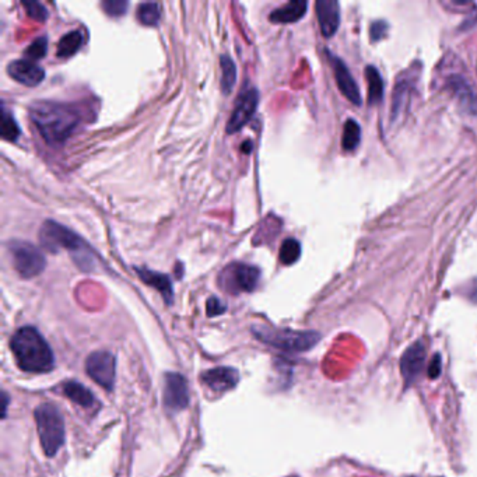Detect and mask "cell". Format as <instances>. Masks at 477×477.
<instances>
[{
  "mask_svg": "<svg viewBox=\"0 0 477 477\" xmlns=\"http://www.w3.org/2000/svg\"><path fill=\"white\" fill-rule=\"evenodd\" d=\"M28 114L42 139L52 147L64 144L81 122L77 105L68 102L35 101Z\"/></svg>",
  "mask_w": 477,
  "mask_h": 477,
  "instance_id": "obj_1",
  "label": "cell"
},
{
  "mask_svg": "<svg viewBox=\"0 0 477 477\" xmlns=\"http://www.w3.org/2000/svg\"><path fill=\"white\" fill-rule=\"evenodd\" d=\"M19 368L30 374H45L54 369L55 356L48 342L32 327L20 328L10 340Z\"/></svg>",
  "mask_w": 477,
  "mask_h": 477,
  "instance_id": "obj_2",
  "label": "cell"
},
{
  "mask_svg": "<svg viewBox=\"0 0 477 477\" xmlns=\"http://www.w3.org/2000/svg\"><path fill=\"white\" fill-rule=\"evenodd\" d=\"M38 238L45 251L50 253L69 251L80 268L90 269L93 266L90 246L68 227L57 222L46 220L39 228Z\"/></svg>",
  "mask_w": 477,
  "mask_h": 477,
  "instance_id": "obj_3",
  "label": "cell"
},
{
  "mask_svg": "<svg viewBox=\"0 0 477 477\" xmlns=\"http://www.w3.org/2000/svg\"><path fill=\"white\" fill-rule=\"evenodd\" d=\"M37 431L43 454L55 456L65 444V420L59 409L52 403L39 405L35 411Z\"/></svg>",
  "mask_w": 477,
  "mask_h": 477,
  "instance_id": "obj_4",
  "label": "cell"
},
{
  "mask_svg": "<svg viewBox=\"0 0 477 477\" xmlns=\"http://www.w3.org/2000/svg\"><path fill=\"white\" fill-rule=\"evenodd\" d=\"M252 333L262 343L289 353L308 351L321 339V335L313 331L278 329L266 325H253Z\"/></svg>",
  "mask_w": 477,
  "mask_h": 477,
  "instance_id": "obj_5",
  "label": "cell"
},
{
  "mask_svg": "<svg viewBox=\"0 0 477 477\" xmlns=\"http://www.w3.org/2000/svg\"><path fill=\"white\" fill-rule=\"evenodd\" d=\"M259 279L260 271L257 268L252 266V264L235 262L222 271L219 284L230 294L252 293L257 287Z\"/></svg>",
  "mask_w": 477,
  "mask_h": 477,
  "instance_id": "obj_6",
  "label": "cell"
},
{
  "mask_svg": "<svg viewBox=\"0 0 477 477\" xmlns=\"http://www.w3.org/2000/svg\"><path fill=\"white\" fill-rule=\"evenodd\" d=\"M9 249L13 259V266L21 278L31 279L43 272L46 259L38 246L27 241H13L9 244Z\"/></svg>",
  "mask_w": 477,
  "mask_h": 477,
  "instance_id": "obj_7",
  "label": "cell"
},
{
  "mask_svg": "<svg viewBox=\"0 0 477 477\" xmlns=\"http://www.w3.org/2000/svg\"><path fill=\"white\" fill-rule=\"evenodd\" d=\"M87 376L105 391H113L117 378V358L111 351H94L86 360Z\"/></svg>",
  "mask_w": 477,
  "mask_h": 477,
  "instance_id": "obj_8",
  "label": "cell"
},
{
  "mask_svg": "<svg viewBox=\"0 0 477 477\" xmlns=\"http://www.w3.org/2000/svg\"><path fill=\"white\" fill-rule=\"evenodd\" d=\"M163 403L168 413L174 414L189 406V388L186 378L179 373H167L164 376Z\"/></svg>",
  "mask_w": 477,
  "mask_h": 477,
  "instance_id": "obj_9",
  "label": "cell"
},
{
  "mask_svg": "<svg viewBox=\"0 0 477 477\" xmlns=\"http://www.w3.org/2000/svg\"><path fill=\"white\" fill-rule=\"evenodd\" d=\"M257 99H259V94L255 87L246 86L242 88L241 94L238 95L233 115L227 125L228 135L241 130L251 121L257 107Z\"/></svg>",
  "mask_w": 477,
  "mask_h": 477,
  "instance_id": "obj_10",
  "label": "cell"
},
{
  "mask_svg": "<svg viewBox=\"0 0 477 477\" xmlns=\"http://www.w3.org/2000/svg\"><path fill=\"white\" fill-rule=\"evenodd\" d=\"M424 362H426V346L421 340H417L406 349L400 358V374L406 388H409L418 378Z\"/></svg>",
  "mask_w": 477,
  "mask_h": 477,
  "instance_id": "obj_11",
  "label": "cell"
},
{
  "mask_svg": "<svg viewBox=\"0 0 477 477\" xmlns=\"http://www.w3.org/2000/svg\"><path fill=\"white\" fill-rule=\"evenodd\" d=\"M327 54H328V59L332 65V69H333V73H335V80H336V84L340 90V93L354 105H361V93H360V88H358V84L356 83L353 75L350 73L349 68L346 66V64L338 58L336 55H333L332 52L327 50Z\"/></svg>",
  "mask_w": 477,
  "mask_h": 477,
  "instance_id": "obj_12",
  "label": "cell"
},
{
  "mask_svg": "<svg viewBox=\"0 0 477 477\" xmlns=\"http://www.w3.org/2000/svg\"><path fill=\"white\" fill-rule=\"evenodd\" d=\"M200 381L210 389L216 393H224L228 391H233L238 381L240 376L238 371L231 367H217L204 371L200 376Z\"/></svg>",
  "mask_w": 477,
  "mask_h": 477,
  "instance_id": "obj_13",
  "label": "cell"
},
{
  "mask_svg": "<svg viewBox=\"0 0 477 477\" xmlns=\"http://www.w3.org/2000/svg\"><path fill=\"white\" fill-rule=\"evenodd\" d=\"M315 10L322 35L325 38L333 37L340 26L339 3L336 0H318L315 3Z\"/></svg>",
  "mask_w": 477,
  "mask_h": 477,
  "instance_id": "obj_14",
  "label": "cell"
},
{
  "mask_svg": "<svg viewBox=\"0 0 477 477\" xmlns=\"http://www.w3.org/2000/svg\"><path fill=\"white\" fill-rule=\"evenodd\" d=\"M8 73L20 84L27 87H35L45 79V72L41 66L30 59L13 61L8 66Z\"/></svg>",
  "mask_w": 477,
  "mask_h": 477,
  "instance_id": "obj_15",
  "label": "cell"
},
{
  "mask_svg": "<svg viewBox=\"0 0 477 477\" xmlns=\"http://www.w3.org/2000/svg\"><path fill=\"white\" fill-rule=\"evenodd\" d=\"M447 87L454 93L455 98H458L466 113L477 114V94L473 91L466 77L460 75H451L448 77Z\"/></svg>",
  "mask_w": 477,
  "mask_h": 477,
  "instance_id": "obj_16",
  "label": "cell"
},
{
  "mask_svg": "<svg viewBox=\"0 0 477 477\" xmlns=\"http://www.w3.org/2000/svg\"><path fill=\"white\" fill-rule=\"evenodd\" d=\"M137 276L140 278V280L146 284H148L150 287L157 289V291H160V294L163 295L164 301L171 305L174 301V289H173V283L171 279L167 275L163 273H158L154 271H150L148 268H135Z\"/></svg>",
  "mask_w": 477,
  "mask_h": 477,
  "instance_id": "obj_17",
  "label": "cell"
},
{
  "mask_svg": "<svg viewBox=\"0 0 477 477\" xmlns=\"http://www.w3.org/2000/svg\"><path fill=\"white\" fill-rule=\"evenodd\" d=\"M308 9V3L305 0H293V2L286 3L284 6L273 10L271 14V21L278 24H290L301 20Z\"/></svg>",
  "mask_w": 477,
  "mask_h": 477,
  "instance_id": "obj_18",
  "label": "cell"
},
{
  "mask_svg": "<svg viewBox=\"0 0 477 477\" xmlns=\"http://www.w3.org/2000/svg\"><path fill=\"white\" fill-rule=\"evenodd\" d=\"M61 389H62V393L68 399H70L73 403L84 409H91L93 405L95 403V398L93 392L77 381H66L62 384Z\"/></svg>",
  "mask_w": 477,
  "mask_h": 477,
  "instance_id": "obj_19",
  "label": "cell"
},
{
  "mask_svg": "<svg viewBox=\"0 0 477 477\" xmlns=\"http://www.w3.org/2000/svg\"><path fill=\"white\" fill-rule=\"evenodd\" d=\"M413 84L407 79H400L396 81L395 90H393V97H392V121H396L403 111L409 107L410 101V94L413 90Z\"/></svg>",
  "mask_w": 477,
  "mask_h": 477,
  "instance_id": "obj_20",
  "label": "cell"
},
{
  "mask_svg": "<svg viewBox=\"0 0 477 477\" xmlns=\"http://www.w3.org/2000/svg\"><path fill=\"white\" fill-rule=\"evenodd\" d=\"M365 77L368 83V102L371 105L380 104L384 98V88H385L380 70L376 66L369 65L365 68Z\"/></svg>",
  "mask_w": 477,
  "mask_h": 477,
  "instance_id": "obj_21",
  "label": "cell"
},
{
  "mask_svg": "<svg viewBox=\"0 0 477 477\" xmlns=\"http://www.w3.org/2000/svg\"><path fill=\"white\" fill-rule=\"evenodd\" d=\"M83 41H84V37H83L81 31H79V30H73V31L65 34L59 39L57 55L59 58H70V57H73L76 52L81 48Z\"/></svg>",
  "mask_w": 477,
  "mask_h": 477,
  "instance_id": "obj_22",
  "label": "cell"
},
{
  "mask_svg": "<svg viewBox=\"0 0 477 477\" xmlns=\"http://www.w3.org/2000/svg\"><path fill=\"white\" fill-rule=\"evenodd\" d=\"M361 142V128L354 119H347L343 126L342 147L344 151H353Z\"/></svg>",
  "mask_w": 477,
  "mask_h": 477,
  "instance_id": "obj_23",
  "label": "cell"
},
{
  "mask_svg": "<svg viewBox=\"0 0 477 477\" xmlns=\"http://www.w3.org/2000/svg\"><path fill=\"white\" fill-rule=\"evenodd\" d=\"M137 20L147 27H154L160 21L162 17V8L158 3L150 2V3H142L137 8Z\"/></svg>",
  "mask_w": 477,
  "mask_h": 477,
  "instance_id": "obj_24",
  "label": "cell"
},
{
  "mask_svg": "<svg viewBox=\"0 0 477 477\" xmlns=\"http://www.w3.org/2000/svg\"><path fill=\"white\" fill-rule=\"evenodd\" d=\"M222 65V90L224 94H230L237 81V68L230 57L220 58Z\"/></svg>",
  "mask_w": 477,
  "mask_h": 477,
  "instance_id": "obj_25",
  "label": "cell"
},
{
  "mask_svg": "<svg viewBox=\"0 0 477 477\" xmlns=\"http://www.w3.org/2000/svg\"><path fill=\"white\" fill-rule=\"evenodd\" d=\"M301 256V244L294 238H287L283 241L279 252L280 262L286 266L294 264Z\"/></svg>",
  "mask_w": 477,
  "mask_h": 477,
  "instance_id": "obj_26",
  "label": "cell"
},
{
  "mask_svg": "<svg viewBox=\"0 0 477 477\" xmlns=\"http://www.w3.org/2000/svg\"><path fill=\"white\" fill-rule=\"evenodd\" d=\"M20 133L21 130L14 117L10 114V111L6 110V107H3L2 108V137L8 142H16Z\"/></svg>",
  "mask_w": 477,
  "mask_h": 477,
  "instance_id": "obj_27",
  "label": "cell"
},
{
  "mask_svg": "<svg viewBox=\"0 0 477 477\" xmlns=\"http://www.w3.org/2000/svg\"><path fill=\"white\" fill-rule=\"evenodd\" d=\"M46 52H48V38L39 37L31 42V45L26 49L24 54L30 61H37L46 57Z\"/></svg>",
  "mask_w": 477,
  "mask_h": 477,
  "instance_id": "obj_28",
  "label": "cell"
},
{
  "mask_svg": "<svg viewBox=\"0 0 477 477\" xmlns=\"http://www.w3.org/2000/svg\"><path fill=\"white\" fill-rule=\"evenodd\" d=\"M128 8H129V3L125 2V0H104L102 2L104 12L113 17L124 16Z\"/></svg>",
  "mask_w": 477,
  "mask_h": 477,
  "instance_id": "obj_29",
  "label": "cell"
},
{
  "mask_svg": "<svg viewBox=\"0 0 477 477\" xmlns=\"http://www.w3.org/2000/svg\"><path fill=\"white\" fill-rule=\"evenodd\" d=\"M23 6L26 8V10L31 19H34L39 23H43L48 20V10L39 2H35V0H32V2H23Z\"/></svg>",
  "mask_w": 477,
  "mask_h": 477,
  "instance_id": "obj_30",
  "label": "cell"
},
{
  "mask_svg": "<svg viewBox=\"0 0 477 477\" xmlns=\"http://www.w3.org/2000/svg\"><path fill=\"white\" fill-rule=\"evenodd\" d=\"M388 28H389V26H388L387 21H384V20L374 21L369 27V38H371V41L378 42L382 38H385L387 32H388Z\"/></svg>",
  "mask_w": 477,
  "mask_h": 477,
  "instance_id": "obj_31",
  "label": "cell"
},
{
  "mask_svg": "<svg viewBox=\"0 0 477 477\" xmlns=\"http://www.w3.org/2000/svg\"><path fill=\"white\" fill-rule=\"evenodd\" d=\"M227 309L226 304L217 298V297H210L207 300V304H206V312H207V316H219L222 313H224Z\"/></svg>",
  "mask_w": 477,
  "mask_h": 477,
  "instance_id": "obj_32",
  "label": "cell"
},
{
  "mask_svg": "<svg viewBox=\"0 0 477 477\" xmlns=\"http://www.w3.org/2000/svg\"><path fill=\"white\" fill-rule=\"evenodd\" d=\"M441 369H442V361H441V356L440 354H436L433 358H431V362H430V367H429V377L431 380H437L441 374Z\"/></svg>",
  "mask_w": 477,
  "mask_h": 477,
  "instance_id": "obj_33",
  "label": "cell"
},
{
  "mask_svg": "<svg viewBox=\"0 0 477 477\" xmlns=\"http://www.w3.org/2000/svg\"><path fill=\"white\" fill-rule=\"evenodd\" d=\"M465 295L474 304H477V279L471 280L466 289H465Z\"/></svg>",
  "mask_w": 477,
  "mask_h": 477,
  "instance_id": "obj_34",
  "label": "cell"
},
{
  "mask_svg": "<svg viewBox=\"0 0 477 477\" xmlns=\"http://www.w3.org/2000/svg\"><path fill=\"white\" fill-rule=\"evenodd\" d=\"M8 403H9V396L6 392H3V417H6V413H8Z\"/></svg>",
  "mask_w": 477,
  "mask_h": 477,
  "instance_id": "obj_35",
  "label": "cell"
}]
</instances>
